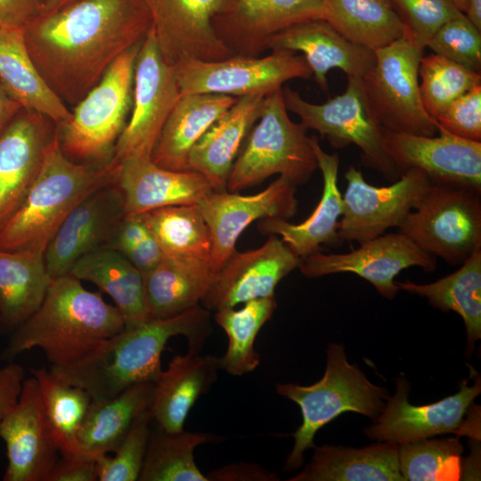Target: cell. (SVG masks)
<instances>
[{
    "instance_id": "obj_1",
    "label": "cell",
    "mask_w": 481,
    "mask_h": 481,
    "mask_svg": "<svg viewBox=\"0 0 481 481\" xmlns=\"http://www.w3.org/2000/svg\"><path fill=\"white\" fill-rule=\"evenodd\" d=\"M150 28L137 0H79L41 13L23 29L47 85L64 103L77 104Z\"/></svg>"
},
{
    "instance_id": "obj_2",
    "label": "cell",
    "mask_w": 481,
    "mask_h": 481,
    "mask_svg": "<svg viewBox=\"0 0 481 481\" xmlns=\"http://www.w3.org/2000/svg\"><path fill=\"white\" fill-rule=\"evenodd\" d=\"M211 333L208 310L197 306L177 315L151 319L124 328L76 363L50 371L64 382L86 390L93 399L110 398L127 387L154 382L168 340L184 336L188 351L200 352Z\"/></svg>"
},
{
    "instance_id": "obj_3",
    "label": "cell",
    "mask_w": 481,
    "mask_h": 481,
    "mask_svg": "<svg viewBox=\"0 0 481 481\" xmlns=\"http://www.w3.org/2000/svg\"><path fill=\"white\" fill-rule=\"evenodd\" d=\"M124 328L115 306L67 273L52 280L38 309L12 331L3 356L11 361L25 351L39 348L51 366H68Z\"/></svg>"
},
{
    "instance_id": "obj_4",
    "label": "cell",
    "mask_w": 481,
    "mask_h": 481,
    "mask_svg": "<svg viewBox=\"0 0 481 481\" xmlns=\"http://www.w3.org/2000/svg\"><path fill=\"white\" fill-rule=\"evenodd\" d=\"M117 168L77 162L62 151L58 130L38 174L18 209L0 227V249L45 253L71 210L87 195L115 180Z\"/></svg>"
},
{
    "instance_id": "obj_5",
    "label": "cell",
    "mask_w": 481,
    "mask_h": 481,
    "mask_svg": "<svg viewBox=\"0 0 481 481\" xmlns=\"http://www.w3.org/2000/svg\"><path fill=\"white\" fill-rule=\"evenodd\" d=\"M322 378L309 386L276 384L277 394L295 402L302 413V424L293 434L295 443L284 469H298L304 454L314 448L319 429L344 412H354L376 419L388 398L387 390L372 384L355 364L347 362L344 346L330 343Z\"/></svg>"
},
{
    "instance_id": "obj_6",
    "label": "cell",
    "mask_w": 481,
    "mask_h": 481,
    "mask_svg": "<svg viewBox=\"0 0 481 481\" xmlns=\"http://www.w3.org/2000/svg\"><path fill=\"white\" fill-rule=\"evenodd\" d=\"M306 131L290 119L282 87L267 94L257 123L233 163L226 190L237 192L276 174L296 186L307 182L318 165Z\"/></svg>"
},
{
    "instance_id": "obj_7",
    "label": "cell",
    "mask_w": 481,
    "mask_h": 481,
    "mask_svg": "<svg viewBox=\"0 0 481 481\" xmlns=\"http://www.w3.org/2000/svg\"><path fill=\"white\" fill-rule=\"evenodd\" d=\"M141 43L110 64L76 104L69 121L56 126L61 148L70 159L98 165L111 160L132 108L135 65Z\"/></svg>"
},
{
    "instance_id": "obj_8",
    "label": "cell",
    "mask_w": 481,
    "mask_h": 481,
    "mask_svg": "<svg viewBox=\"0 0 481 481\" xmlns=\"http://www.w3.org/2000/svg\"><path fill=\"white\" fill-rule=\"evenodd\" d=\"M481 191L432 183L399 225L419 248L452 265L462 264L481 247Z\"/></svg>"
},
{
    "instance_id": "obj_9",
    "label": "cell",
    "mask_w": 481,
    "mask_h": 481,
    "mask_svg": "<svg viewBox=\"0 0 481 481\" xmlns=\"http://www.w3.org/2000/svg\"><path fill=\"white\" fill-rule=\"evenodd\" d=\"M423 50L404 32L374 51V66L361 79L374 117L387 130L426 136L438 134L420 94L418 70Z\"/></svg>"
},
{
    "instance_id": "obj_10",
    "label": "cell",
    "mask_w": 481,
    "mask_h": 481,
    "mask_svg": "<svg viewBox=\"0 0 481 481\" xmlns=\"http://www.w3.org/2000/svg\"><path fill=\"white\" fill-rule=\"evenodd\" d=\"M282 96L288 111L296 114L306 129L326 136L333 147L354 143L360 149L364 165L388 180L400 176L385 151V128L367 102L361 79L347 77L343 94L320 104L306 101L289 86L282 87Z\"/></svg>"
},
{
    "instance_id": "obj_11",
    "label": "cell",
    "mask_w": 481,
    "mask_h": 481,
    "mask_svg": "<svg viewBox=\"0 0 481 481\" xmlns=\"http://www.w3.org/2000/svg\"><path fill=\"white\" fill-rule=\"evenodd\" d=\"M181 95L175 66L165 61L150 28L135 60L132 114L114 148L110 162L115 167L127 159H151Z\"/></svg>"
},
{
    "instance_id": "obj_12",
    "label": "cell",
    "mask_w": 481,
    "mask_h": 481,
    "mask_svg": "<svg viewBox=\"0 0 481 481\" xmlns=\"http://www.w3.org/2000/svg\"><path fill=\"white\" fill-rule=\"evenodd\" d=\"M175 66L182 94H220L233 97L266 95L312 70L302 54L274 50L264 57L232 55L218 61L186 58Z\"/></svg>"
},
{
    "instance_id": "obj_13",
    "label": "cell",
    "mask_w": 481,
    "mask_h": 481,
    "mask_svg": "<svg viewBox=\"0 0 481 481\" xmlns=\"http://www.w3.org/2000/svg\"><path fill=\"white\" fill-rule=\"evenodd\" d=\"M399 177L388 186H374L367 183L355 167L347 169L338 240L362 243L383 234L389 228L399 227L417 208L431 184L427 175L418 169L407 170Z\"/></svg>"
},
{
    "instance_id": "obj_14",
    "label": "cell",
    "mask_w": 481,
    "mask_h": 481,
    "mask_svg": "<svg viewBox=\"0 0 481 481\" xmlns=\"http://www.w3.org/2000/svg\"><path fill=\"white\" fill-rule=\"evenodd\" d=\"M146 12L167 62L186 58L218 61L232 56L215 29L235 0H137Z\"/></svg>"
},
{
    "instance_id": "obj_15",
    "label": "cell",
    "mask_w": 481,
    "mask_h": 481,
    "mask_svg": "<svg viewBox=\"0 0 481 481\" xmlns=\"http://www.w3.org/2000/svg\"><path fill=\"white\" fill-rule=\"evenodd\" d=\"M359 244V248L347 253L314 252L300 259L298 268L308 278L353 273L371 283L381 296L393 299L400 289L395 278L401 271L419 266L432 272L436 267V257L400 232L383 233Z\"/></svg>"
},
{
    "instance_id": "obj_16",
    "label": "cell",
    "mask_w": 481,
    "mask_h": 481,
    "mask_svg": "<svg viewBox=\"0 0 481 481\" xmlns=\"http://www.w3.org/2000/svg\"><path fill=\"white\" fill-rule=\"evenodd\" d=\"M296 188L279 176L256 194L212 191L197 203L210 230V263L216 273L236 250L238 238L252 222L263 218L288 220L296 214Z\"/></svg>"
},
{
    "instance_id": "obj_17",
    "label": "cell",
    "mask_w": 481,
    "mask_h": 481,
    "mask_svg": "<svg viewBox=\"0 0 481 481\" xmlns=\"http://www.w3.org/2000/svg\"><path fill=\"white\" fill-rule=\"evenodd\" d=\"M383 143L399 175L422 171L432 183H448L481 191V142L438 128L426 136L384 129Z\"/></svg>"
},
{
    "instance_id": "obj_18",
    "label": "cell",
    "mask_w": 481,
    "mask_h": 481,
    "mask_svg": "<svg viewBox=\"0 0 481 481\" xmlns=\"http://www.w3.org/2000/svg\"><path fill=\"white\" fill-rule=\"evenodd\" d=\"M125 216L122 193L115 180L83 199L65 218L45 250L51 279L69 273L81 257L107 248Z\"/></svg>"
},
{
    "instance_id": "obj_19",
    "label": "cell",
    "mask_w": 481,
    "mask_h": 481,
    "mask_svg": "<svg viewBox=\"0 0 481 481\" xmlns=\"http://www.w3.org/2000/svg\"><path fill=\"white\" fill-rule=\"evenodd\" d=\"M409 390L406 379L397 378L395 395L387 398L376 423L364 430L369 438L399 445L456 432L468 409L480 394L481 385L479 379L472 386L464 380L456 394L426 405L411 404Z\"/></svg>"
},
{
    "instance_id": "obj_20",
    "label": "cell",
    "mask_w": 481,
    "mask_h": 481,
    "mask_svg": "<svg viewBox=\"0 0 481 481\" xmlns=\"http://www.w3.org/2000/svg\"><path fill=\"white\" fill-rule=\"evenodd\" d=\"M300 258L274 234L259 248L234 251L216 273L201 301L204 308L234 307L252 299L274 296L278 283L295 268Z\"/></svg>"
},
{
    "instance_id": "obj_21",
    "label": "cell",
    "mask_w": 481,
    "mask_h": 481,
    "mask_svg": "<svg viewBox=\"0 0 481 481\" xmlns=\"http://www.w3.org/2000/svg\"><path fill=\"white\" fill-rule=\"evenodd\" d=\"M0 437L5 444L7 457L4 481H45L60 452L51 436L33 376L24 379L18 403L1 424Z\"/></svg>"
},
{
    "instance_id": "obj_22",
    "label": "cell",
    "mask_w": 481,
    "mask_h": 481,
    "mask_svg": "<svg viewBox=\"0 0 481 481\" xmlns=\"http://www.w3.org/2000/svg\"><path fill=\"white\" fill-rule=\"evenodd\" d=\"M322 14V0H235L214 26L233 55L257 57L276 33Z\"/></svg>"
},
{
    "instance_id": "obj_23",
    "label": "cell",
    "mask_w": 481,
    "mask_h": 481,
    "mask_svg": "<svg viewBox=\"0 0 481 481\" xmlns=\"http://www.w3.org/2000/svg\"><path fill=\"white\" fill-rule=\"evenodd\" d=\"M21 110L0 135V227L22 203L41 167L55 127Z\"/></svg>"
},
{
    "instance_id": "obj_24",
    "label": "cell",
    "mask_w": 481,
    "mask_h": 481,
    "mask_svg": "<svg viewBox=\"0 0 481 481\" xmlns=\"http://www.w3.org/2000/svg\"><path fill=\"white\" fill-rule=\"evenodd\" d=\"M266 50L302 53L317 85L327 91V74L332 69L347 77L362 79L375 63V52L355 44L322 19L306 20L273 35Z\"/></svg>"
},
{
    "instance_id": "obj_25",
    "label": "cell",
    "mask_w": 481,
    "mask_h": 481,
    "mask_svg": "<svg viewBox=\"0 0 481 481\" xmlns=\"http://www.w3.org/2000/svg\"><path fill=\"white\" fill-rule=\"evenodd\" d=\"M115 183L122 193L126 216L174 205L197 204L214 191L198 172L168 170L151 159L140 158L120 162Z\"/></svg>"
},
{
    "instance_id": "obj_26",
    "label": "cell",
    "mask_w": 481,
    "mask_h": 481,
    "mask_svg": "<svg viewBox=\"0 0 481 481\" xmlns=\"http://www.w3.org/2000/svg\"><path fill=\"white\" fill-rule=\"evenodd\" d=\"M310 141L323 181L322 194L315 209L298 224L282 218H263L257 224L261 233L281 236L300 259L319 251L321 245L338 240V219L344 212L343 197L338 186V155L325 152L317 136H310Z\"/></svg>"
},
{
    "instance_id": "obj_27",
    "label": "cell",
    "mask_w": 481,
    "mask_h": 481,
    "mask_svg": "<svg viewBox=\"0 0 481 481\" xmlns=\"http://www.w3.org/2000/svg\"><path fill=\"white\" fill-rule=\"evenodd\" d=\"M218 357L188 351L176 355L153 382L150 411L154 423L167 432L183 430L185 420L200 395L216 380Z\"/></svg>"
},
{
    "instance_id": "obj_28",
    "label": "cell",
    "mask_w": 481,
    "mask_h": 481,
    "mask_svg": "<svg viewBox=\"0 0 481 481\" xmlns=\"http://www.w3.org/2000/svg\"><path fill=\"white\" fill-rule=\"evenodd\" d=\"M265 96L239 97L190 151L188 170L205 176L214 191L226 190L233 163L260 116Z\"/></svg>"
},
{
    "instance_id": "obj_29",
    "label": "cell",
    "mask_w": 481,
    "mask_h": 481,
    "mask_svg": "<svg viewBox=\"0 0 481 481\" xmlns=\"http://www.w3.org/2000/svg\"><path fill=\"white\" fill-rule=\"evenodd\" d=\"M144 295L151 319L168 318L199 306L216 272L210 257H168L143 273Z\"/></svg>"
},
{
    "instance_id": "obj_30",
    "label": "cell",
    "mask_w": 481,
    "mask_h": 481,
    "mask_svg": "<svg viewBox=\"0 0 481 481\" xmlns=\"http://www.w3.org/2000/svg\"><path fill=\"white\" fill-rule=\"evenodd\" d=\"M237 99L220 94H182L154 145L152 162L165 169L188 171L192 148Z\"/></svg>"
},
{
    "instance_id": "obj_31",
    "label": "cell",
    "mask_w": 481,
    "mask_h": 481,
    "mask_svg": "<svg viewBox=\"0 0 481 481\" xmlns=\"http://www.w3.org/2000/svg\"><path fill=\"white\" fill-rule=\"evenodd\" d=\"M0 83L23 110L39 113L56 126L70 120L71 111L34 63L22 27H0Z\"/></svg>"
},
{
    "instance_id": "obj_32",
    "label": "cell",
    "mask_w": 481,
    "mask_h": 481,
    "mask_svg": "<svg viewBox=\"0 0 481 481\" xmlns=\"http://www.w3.org/2000/svg\"><path fill=\"white\" fill-rule=\"evenodd\" d=\"M289 481H404L398 444L380 442L363 448L314 446L310 461Z\"/></svg>"
},
{
    "instance_id": "obj_33",
    "label": "cell",
    "mask_w": 481,
    "mask_h": 481,
    "mask_svg": "<svg viewBox=\"0 0 481 481\" xmlns=\"http://www.w3.org/2000/svg\"><path fill=\"white\" fill-rule=\"evenodd\" d=\"M78 280L96 285L109 295L119 311L126 329L151 318L148 312L143 275L118 251L103 248L81 257L69 273Z\"/></svg>"
},
{
    "instance_id": "obj_34",
    "label": "cell",
    "mask_w": 481,
    "mask_h": 481,
    "mask_svg": "<svg viewBox=\"0 0 481 481\" xmlns=\"http://www.w3.org/2000/svg\"><path fill=\"white\" fill-rule=\"evenodd\" d=\"M152 393L153 382H143L110 398H92L78 434L80 456L96 460L113 452L135 420L150 409Z\"/></svg>"
},
{
    "instance_id": "obj_35",
    "label": "cell",
    "mask_w": 481,
    "mask_h": 481,
    "mask_svg": "<svg viewBox=\"0 0 481 481\" xmlns=\"http://www.w3.org/2000/svg\"><path fill=\"white\" fill-rule=\"evenodd\" d=\"M51 281L45 253L0 249V327L12 331L27 321Z\"/></svg>"
},
{
    "instance_id": "obj_36",
    "label": "cell",
    "mask_w": 481,
    "mask_h": 481,
    "mask_svg": "<svg viewBox=\"0 0 481 481\" xmlns=\"http://www.w3.org/2000/svg\"><path fill=\"white\" fill-rule=\"evenodd\" d=\"M400 289L428 299L433 307L453 311L462 318L471 355L474 343L481 338V247L455 272L428 284L396 281Z\"/></svg>"
},
{
    "instance_id": "obj_37",
    "label": "cell",
    "mask_w": 481,
    "mask_h": 481,
    "mask_svg": "<svg viewBox=\"0 0 481 481\" xmlns=\"http://www.w3.org/2000/svg\"><path fill=\"white\" fill-rule=\"evenodd\" d=\"M322 20L347 40L373 51L403 37L405 28L390 0H322Z\"/></svg>"
},
{
    "instance_id": "obj_38",
    "label": "cell",
    "mask_w": 481,
    "mask_h": 481,
    "mask_svg": "<svg viewBox=\"0 0 481 481\" xmlns=\"http://www.w3.org/2000/svg\"><path fill=\"white\" fill-rule=\"evenodd\" d=\"M38 385L45 417L60 455L81 457L78 434L92 402L84 388L68 384L45 368L30 369Z\"/></svg>"
},
{
    "instance_id": "obj_39",
    "label": "cell",
    "mask_w": 481,
    "mask_h": 481,
    "mask_svg": "<svg viewBox=\"0 0 481 481\" xmlns=\"http://www.w3.org/2000/svg\"><path fill=\"white\" fill-rule=\"evenodd\" d=\"M220 438L184 429L167 432L153 421L139 481H208L194 461V451Z\"/></svg>"
},
{
    "instance_id": "obj_40",
    "label": "cell",
    "mask_w": 481,
    "mask_h": 481,
    "mask_svg": "<svg viewBox=\"0 0 481 481\" xmlns=\"http://www.w3.org/2000/svg\"><path fill=\"white\" fill-rule=\"evenodd\" d=\"M276 306L275 297L271 296L245 302L239 310L226 307L216 311L215 321L228 338L226 351L218 357L220 370L241 376L257 369L261 356L255 349V340Z\"/></svg>"
},
{
    "instance_id": "obj_41",
    "label": "cell",
    "mask_w": 481,
    "mask_h": 481,
    "mask_svg": "<svg viewBox=\"0 0 481 481\" xmlns=\"http://www.w3.org/2000/svg\"><path fill=\"white\" fill-rule=\"evenodd\" d=\"M138 216L165 257H210L211 233L197 204L163 207Z\"/></svg>"
},
{
    "instance_id": "obj_42",
    "label": "cell",
    "mask_w": 481,
    "mask_h": 481,
    "mask_svg": "<svg viewBox=\"0 0 481 481\" xmlns=\"http://www.w3.org/2000/svg\"><path fill=\"white\" fill-rule=\"evenodd\" d=\"M463 446L455 437L420 439L398 445L404 480L456 481L463 469Z\"/></svg>"
},
{
    "instance_id": "obj_43",
    "label": "cell",
    "mask_w": 481,
    "mask_h": 481,
    "mask_svg": "<svg viewBox=\"0 0 481 481\" xmlns=\"http://www.w3.org/2000/svg\"><path fill=\"white\" fill-rule=\"evenodd\" d=\"M418 73L423 107L435 121L452 102L481 84V73L434 53L421 57Z\"/></svg>"
},
{
    "instance_id": "obj_44",
    "label": "cell",
    "mask_w": 481,
    "mask_h": 481,
    "mask_svg": "<svg viewBox=\"0 0 481 481\" xmlns=\"http://www.w3.org/2000/svg\"><path fill=\"white\" fill-rule=\"evenodd\" d=\"M152 422L149 409L135 420L126 436L113 452V456L104 454L96 459L99 481L139 480Z\"/></svg>"
},
{
    "instance_id": "obj_45",
    "label": "cell",
    "mask_w": 481,
    "mask_h": 481,
    "mask_svg": "<svg viewBox=\"0 0 481 481\" xmlns=\"http://www.w3.org/2000/svg\"><path fill=\"white\" fill-rule=\"evenodd\" d=\"M426 47L470 70L481 71V30L465 13L444 23Z\"/></svg>"
},
{
    "instance_id": "obj_46",
    "label": "cell",
    "mask_w": 481,
    "mask_h": 481,
    "mask_svg": "<svg viewBox=\"0 0 481 481\" xmlns=\"http://www.w3.org/2000/svg\"><path fill=\"white\" fill-rule=\"evenodd\" d=\"M405 33L422 49L447 21L463 12L449 0H390Z\"/></svg>"
},
{
    "instance_id": "obj_47",
    "label": "cell",
    "mask_w": 481,
    "mask_h": 481,
    "mask_svg": "<svg viewBox=\"0 0 481 481\" xmlns=\"http://www.w3.org/2000/svg\"><path fill=\"white\" fill-rule=\"evenodd\" d=\"M107 248L118 251L142 273L165 257L156 239L138 215L125 216Z\"/></svg>"
},
{
    "instance_id": "obj_48",
    "label": "cell",
    "mask_w": 481,
    "mask_h": 481,
    "mask_svg": "<svg viewBox=\"0 0 481 481\" xmlns=\"http://www.w3.org/2000/svg\"><path fill=\"white\" fill-rule=\"evenodd\" d=\"M436 122L439 129L449 134L481 142V84L452 102Z\"/></svg>"
},
{
    "instance_id": "obj_49",
    "label": "cell",
    "mask_w": 481,
    "mask_h": 481,
    "mask_svg": "<svg viewBox=\"0 0 481 481\" xmlns=\"http://www.w3.org/2000/svg\"><path fill=\"white\" fill-rule=\"evenodd\" d=\"M96 460L85 457L59 458L45 481H97Z\"/></svg>"
},
{
    "instance_id": "obj_50",
    "label": "cell",
    "mask_w": 481,
    "mask_h": 481,
    "mask_svg": "<svg viewBox=\"0 0 481 481\" xmlns=\"http://www.w3.org/2000/svg\"><path fill=\"white\" fill-rule=\"evenodd\" d=\"M25 379V370L18 363L0 367V427L18 403Z\"/></svg>"
},
{
    "instance_id": "obj_51",
    "label": "cell",
    "mask_w": 481,
    "mask_h": 481,
    "mask_svg": "<svg viewBox=\"0 0 481 481\" xmlns=\"http://www.w3.org/2000/svg\"><path fill=\"white\" fill-rule=\"evenodd\" d=\"M45 10L42 0H0V27L24 28Z\"/></svg>"
},
{
    "instance_id": "obj_52",
    "label": "cell",
    "mask_w": 481,
    "mask_h": 481,
    "mask_svg": "<svg viewBox=\"0 0 481 481\" xmlns=\"http://www.w3.org/2000/svg\"><path fill=\"white\" fill-rule=\"evenodd\" d=\"M208 481H273L277 476L256 463L224 465L206 475Z\"/></svg>"
},
{
    "instance_id": "obj_53",
    "label": "cell",
    "mask_w": 481,
    "mask_h": 481,
    "mask_svg": "<svg viewBox=\"0 0 481 481\" xmlns=\"http://www.w3.org/2000/svg\"><path fill=\"white\" fill-rule=\"evenodd\" d=\"M21 110V105L0 83V135Z\"/></svg>"
},
{
    "instance_id": "obj_54",
    "label": "cell",
    "mask_w": 481,
    "mask_h": 481,
    "mask_svg": "<svg viewBox=\"0 0 481 481\" xmlns=\"http://www.w3.org/2000/svg\"><path fill=\"white\" fill-rule=\"evenodd\" d=\"M466 15L481 30V0H470Z\"/></svg>"
},
{
    "instance_id": "obj_55",
    "label": "cell",
    "mask_w": 481,
    "mask_h": 481,
    "mask_svg": "<svg viewBox=\"0 0 481 481\" xmlns=\"http://www.w3.org/2000/svg\"><path fill=\"white\" fill-rule=\"evenodd\" d=\"M449 1L452 3L463 13L466 14L468 12L470 0H449Z\"/></svg>"
},
{
    "instance_id": "obj_56",
    "label": "cell",
    "mask_w": 481,
    "mask_h": 481,
    "mask_svg": "<svg viewBox=\"0 0 481 481\" xmlns=\"http://www.w3.org/2000/svg\"><path fill=\"white\" fill-rule=\"evenodd\" d=\"M67 0H48L45 12L53 11L63 5Z\"/></svg>"
}]
</instances>
